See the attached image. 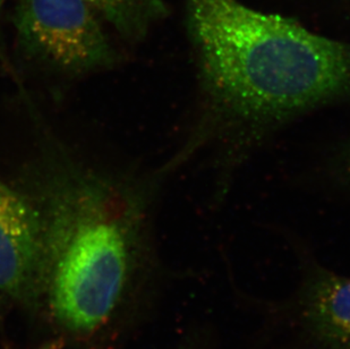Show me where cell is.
<instances>
[{
	"instance_id": "52a82bcc",
	"label": "cell",
	"mask_w": 350,
	"mask_h": 349,
	"mask_svg": "<svg viewBox=\"0 0 350 349\" xmlns=\"http://www.w3.org/2000/svg\"><path fill=\"white\" fill-rule=\"evenodd\" d=\"M180 349H203V347L198 343V340H189V343Z\"/></svg>"
},
{
	"instance_id": "3957f363",
	"label": "cell",
	"mask_w": 350,
	"mask_h": 349,
	"mask_svg": "<svg viewBox=\"0 0 350 349\" xmlns=\"http://www.w3.org/2000/svg\"><path fill=\"white\" fill-rule=\"evenodd\" d=\"M13 24L24 55L53 70L81 75L116 63L100 17L83 0H17Z\"/></svg>"
},
{
	"instance_id": "ba28073f",
	"label": "cell",
	"mask_w": 350,
	"mask_h": 349,
	"mask_svg": "<svg viewBox=\"0 0 350 349\" xmlns=\"http://www.w3.org/2000/svg\"><path fill=\"white\" fill-rule=\"evenodd\" d=\"M345 167H346L348 176L350 177V145L347 148V151L345 153Z\"/></svg>"
},
{
	"instance_id": "7a4b0ae2",
	"label": "cell",
	"mask_w": 350,
	"mask_h": 349,
	"mask_svg": "<svg viewBox=\"0 0 350 349\" xmlns=\"http://www.w3.org/2000/svg\"><path fill=\"white\" fill-rule=\"evenodd\" d=\"M27 193L42 219L53 318L72 333H92L113 313L137 260V200L115 178L62 155L40 166Z\"/></svg>"
},
{
	"instance_id": "6da1fadb",
	"label": "cell",
	"mask_w": 350,
	"mask_h": 349,
	"mask_svg": "<svg viewBox=\"0 0 350 349\" xmlns=\"http://www.w3.org/2000/svg\"><path fill=\"white\" fill-rule=\"evenodd\" d=\"M205 94L229 124L263 129L350 99V43L238 0H185Z\"/></svg>"
},
{
	"instance_id": "8992f818",
	"label": "cell",
	"mask_w": 350,
	"mask_h": 349,
	"mask_svg": "<svg viewBox=\"0 0 350 349\" xmlns=\"http://www.w3.org/2000/svg\"><path fill=\"white\" fill-rule=\"evenodd\" d=\"M122 39L136 41L165 13V0H83Z\"/></svg>"
},
{
	"instance_id": "5b68a950",
	"label": "cell",
	"mask_w": 350,
	"mask_h": 349,
	"mask_svg": "<svg viewBox=\"0 0 350 349\" xmlns=\"http://www.w3.org/2000/svg\"><path fill=\"white\" fill-rule=\"evenodd\" d=\"M291 313L312 349H350V277L308 262Z\"/></svg>"
},
{
	"instance_id": "277c9868",
	"label": "cell",
	"mask_w": 350,
	"mask_h": 349,
	"mask_svg": "<svg viewBox=\"0 0 350 349\" xmlns=\"http://www.w3.org/2000/svg\"><path fill=\"white\" fill-rule=\"evenodd\" d=\"M41 214L27 192L0 179V302L24 303L46 288Z\"/></svg>"
}]
</instances>
